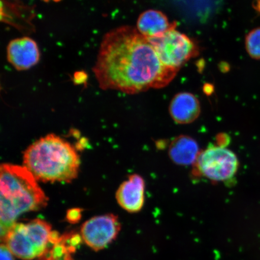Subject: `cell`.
Returning a JSON list of instances; mask_svg holds the SVG:
<instances>
[{
	"instance_id": "6da1fadb",
	"label": "cell",
	"mask_w": 260,
	"mask_h": 260,
	"mask_svg": "<svg viewBox=\"0 0 260 260\" xmlns=\"http://www.w3.org/2000/svg\"><path fill=\"white\" fill-rule=\"evenodd\" d=\"M92 71L101 89L136 94L168 86L179 70L162 63L136 27L123 25L104 36Z\"/></svg>"
},
{
	"instance_id": "7a4b0ae2",
	"label": "cell",
	"mask_w": 260,
	"mask_h": 260,
	"mask_svg": "<svg viewBox=\"0 0 260 260\" xmlns=\"http://www.w3.org/2000/svg\"><path fill=\"white\" fill-rule=\"evenodd\" d=\"M34 175L25 167L2 164L0 168L1 238L21 214L47 206L48 198Z\"/></svg>"
},
{
	"instance_id": "3957f363",
	"label": "cell",
	"mask_w": 260,
	"mask_h": 260,
	"mask_svg": "<svg viewBox=\"0 0 260 260\" xmlns=\"http://www.w3.org/2000/svg\"><path fill=\"white\" fill-rule=\"evenodd\" d=\"M23 164L38 181L71 183L79 174L80 159L70 142L50 134L26 149Z\"/></svg>"
},
{
	"instance_id": "277c9868",
	"label": "cell",
	"mask_w": 260,
	"mask_h": 260,
	"mask_svg": "<svg viewBox=\"0 0 260 260\" xmlns=\"http://www.w3.org/2000/svg\"><path fill=\"white\" fill-rule=\"evenodd\" d=\"M53 232L50 223L35 219L26 223H15L1 239L16 257L32 260L44 254Z\"/></svg>"
},
{
	"instance_id": "5b68a950",
	"label": "cell",
	"mask_w": 260,
	"mask_h": 260,
	"mask_svg": "<svg viewBox=\"0 0 260 260\" xmlns=\"http://www.w3.org/2000/svg\"><path fill=\"white\" fill-rule=\"evenodd\" d=\"M148 40L161 62L174 69L180 70L184 64L199 54L197 44L175 28Z\"/></svg>"
},
{
	"instance_id": "8992f818",
	"label": "cell",
	"mask_w": 260,
	"mask_h": 260,
	"mask_svg": "<svg viewBox=\"0 0 260 260\" xmlns=\"http://www.w3.org/2000/svg\"><path fill=\"white\" fill-rule=\"evenodd\" d=\"M194 165L203 177L213 181L223 182L235 177L239 161L230 149L222 146H211L201 152Z\"/></svg>"
},
{
	"instance_id": "52a82bcc",
	"label": "cell",
	"mask_w": 260,
	"mask_h": 260,
	"mask_svg": "<svg viewBox=\"0 0 260 260\" xmlns=\"http://www.w3.org/2000/svg\"><path fill=\"white\" fill-rule=\"evenodd\" d=\"M121 228L118 217L113 214H104L86 221L81 227L80 235L89 248L99 251L116 239Z\"/></svg>"
},
{
	"instance_id": "ba28073f",
	"label": "cell",
	"mask_w": 260,
	"mask_h": 260,
	"mask_svg": "<svg viewBox=\"0 0 260 260\" xmlns=\"http://www.w3.org/2000/svg\"><path fill=\"white\" fill-rule=\"evenodd\" d=\"M9 62L16 70L30 69L40 60V52L38 44L28 37L15 39L9 42L7 47Z\"/></svg>"
},
{
	"instance_id": "9c48e42d",
	"label": "cell",
	"mask_w": 260,
	"mask_h": 260,
	"mask_svg": "<svg viewBox=\"0 0 260 260\" xmlns=\"http://www.w3.org/2000/svg\"><path fill=\"white\" fill-rule=\"evenodd\" d=\"M145 193L144 179L140 175L133 174L120 185L116 199L123 210L131 213H138L144 206Z\"/></svg>"
},
{
	"instance_id": "30bf717a",
	"label": "cell",
	"mask_w": 260,
	"mask_h": 260,
	"mask_svg": "<svg viewBox=\"0 0 260 260\" xmlns=\"http://www.w3.org/2000/svg\"><path fill=\"white\" fill-rule=\"evenodd\" d=\"M82 241L80 234L71 232L60 236L53 231L46 251L37 259L74 260V253Z\"/></svg>"
},
{
	"instance_id": "8fae6325",
	"label": "cell",
	"mask_w": 260,
	"mask_h": 260,
	"mask_svg": "<svg viewBox=\"0 0 260 260\" xmlns=\"http://www.w3.org/2000/svg\"><path fill=\"white\" fill-rule=\"evenodd\" d=\"M201 112L199 100L193 93L180 92L172 99L169 107L171 118L180 125L189 124L199 118Z\"/></svg>"
},
{
	"instance_id": "7c38bea8",
	"label": "cell",
	"mask_w": 260,
	"mask_h": 260,
	"mask_svg": "<svg viewBox=\"0 0 260 260\" xmlns=\"http://www.w3.org/2000/svg\"><path fill=\"white\" fill-rule=\"evenodd\" d=\"M201 152L196 140L188 135L177 136L171 142L168 148L171 161L180 166L194 165Z\"/></svg>"
},
{
	"instance_id": "4fadbf2b",
	"label": "cell",
	"mask_w": 260,
	"mask_h": 260,
	"mask_svg": "<svg viewBox=\"0 0 260 260\" xmlns=\"http://www.w3.org/2000/svg\"><path fill=\"white\" fill-rule=\"evenodd\" d=\"M176 22H171L164 13L157 10H148L140 15L136 28L146 38L158 37L176 28Z\"/></svg>"
},
{
	"instance_id": "5bb4252c",
	"label": "cell",
	"mask_w": 260,
	"mask_h": 260,
	"mask_svg": "<svg viewBox=\"0 0 260 260\" xmlns=\"http://www.w3.org/2000/svg\"><path fill=\"white\" fill-rule=\"evenodd\" d=\"M182 14L196 20L206 21L216 12L222 0H171Z\"/></svg>"
},
{
	"instance_id": "9a60e30c",
	"label": "cell",
	"mask_w": 260,
	"mask_h": 260,
	"mask_svg": "<svg viewBox=\"0 0 260 260\" xmlns=\"http://www.w3.org/2000/svg\"><path fill=\"white\" fill-rule=\"evenodd\" d=\"M245 46L250 57L260 60V27L253 29L247 35Z\"/></svg>"
},
{
	"instance_id": "2e32d148",
	"label": "cell",
	"mask_w": 260,
	"mask_h": 260,
	"mask_svg": "<svg viewBox=\"0 0 260 260\" xmlns=\"http://www.w3.org/2000/svg\"><path fill=\"white\" fill-rule=\"evenodd\" d=\"M82 210L79 208H74L67 211L66 218L68 222L76 223L81 219Z\"/></svg>"
},
{
	"instance_id": "e0dca14e",
	"label": "cell",
	"mask_w": 260,
	"mask_h": 260,
	"mask_svg": "<svg viewBox=\"0 0 260 260\" xmlns=\"http://www.w3.org/2000/svg\"><path fill=\"white\" fill-rule=\"evenodd\" d=\"M0 252H1V256H1V260H15V256L9 251L5 244L2 243Z\"/></svg>"
},
{
	"instance_id": "ac0fdd59",
	"label": "cell",
	"mask_w": 260,
	"mask_h": 260,
	"mask_svg": "<svg viewBox=\"0 0 260 260\" xmlns=\"http://www.w3.org/2000/svg\"><path fill=\"white\" fill-rule=\"evenodd\" d=\"M86 79L87 75L84 72H77L74 75V82L77 84H82L85 82Z\"/></svg>"
},
{
	"instance_id": "d6986e66",
	"label": "cell",
	"mask_w": 260,
	"mask_h": 260,
	"mask_svg": "<svg viewBox=\"0 0 260 260\" xmlns=\"http://www.w3.org/2000/svg\"><path fill=\"white\" fill-rule=\"evenodd\" d=\"M253 7L260 14V0H255L253 3Z\"/></svg>"
},
{
	"instance_id": "ffe728a7",
	"label": "cell",
	"mask_w": 260,
	"mask_h": 260,
	"mask_svg": "<svg viewBox=\"0 0 260 260\" xmlns=\"http://www.w3.org/2000/svg\"><path fill=\"white\" fill-rule=\"evenodd\" d=\"M54 1H55V2H58V1H60V0H54Z\"/></svg>"
},
{
	"instance_id": "44dd1931",
	"label": "cell",
	"mask_w": 260,
	"mask_h": 260,
	"mask_svg": "<svg viewBox=\"0 0 260 260\" xmlns=\"http://www.w3.org/2000/svg\"><path fill=\"white\" fill-rule=\"evenodd\" d=\"M44 1H47V0H44Z\"/></svg>"
}]
</instances>
